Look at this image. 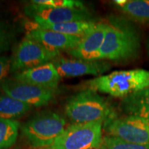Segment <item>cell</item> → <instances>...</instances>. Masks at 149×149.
I'll return each instance as SVG.
<instances>
[{"label": "cell", "mask_w": 149, "mask_h": 149, "mask_svg": "<svg viewBox=\"0 0 149 149\" xmlns=\"http://www.w3.org/2000/svg\"><path fill=\"white\" fill-rule=\"evenodd\" d=\"M139 32L129 21L113 19L107 24V29L100 50V60L127 62L137 59L140 54Z\"/></svg>", "instance_id": "obj_1"}, {"label": "cell", "mask_w": 149, "mask_h": 149, "mask_svg": "<svg viewBox=\"0 0 149 149\" xmlns=\"http://www.w3.org/2000/svg\"><path fill=\"white\" fill-rule=\"evenodd\" d=\"M65 113L72 124L104 122L117 115L105 98L89 88L70 97L65 105Z\"/></svg>", "instance_id": "obj_2"}, {"label": "cell", "mask_w": 149, "mask_h": 149, "mask_svg": "<svg viewBox=\"0 0 149 149\" xmlns=\"http://www.w3.org/2000/svg\"><path fill=\"white\" fill-rule=\"evenodd\" d=\"M86 85L87 88L96 92L124 98L149 87V70H117L91 79Z\"/></svg>", "instance_id": "obj_3"}, {"label": "cell", "mask_w": 149, "mask_h": 149, "mask_svg": "<svg viewBox=\"0 0 149 149\" xmlns=\"http://www.w3.org/2000/svg\"><path fill=\"white\" fill-rule=\"evenodd\" d=\"M66 121L51 111L40 112L28 120L22 133L31 146L39 149L51 147L66 128Z\"/></svg>", "instance_id": "obj_4"}, {"label": "cell", "mask_w": 149, "mask_h": 149, "mask_svg": "<svg viewBox=\"0 0 149 149\" xmlns=\"http://www.w3.org/2000/svg\"><path fill=\"white\" fill-rule=\"evenodd\" d=\"M103 121L72 124L66 127L51 147L54 149H99L102 144Z\"/></svg>", "instance_id": "obj_5"}, {"label": "cell", "mask_w": 149, "mask_h": 149, "mask_svg": "<svg viewBox=\"0 0 149 149\" xmlns=\"http://www.w3.org/2000/svg\"><path fill=\"white\" fill-rule=\"evenodd\" d=\"M107 135L129 142L149 144V121L135 115H117L104 122Z\"/></svg>", "instance_id": "obj_6"}, {"label": "cell", "mask_w": 149, "mask_h": 149, "mask_svg": "<svg viewBox=\"0 0 149 149\" xmlns=\"http://www.w3.org/2000/svg\"><path fill=\"white\" fill-rule=\"evenodd\" d=\"M60 52L48 49L26 36L19 44L10 60V71L17 73L51 62Z\"/></svg>", "instance_id": "obj_7"}, {"label": "cell", "mask_w": 149, "mask_h": 149, "mask_svg": "<svg viewBox=\"0 0 149 149\" xmlns=\"http://www.w3.org/2000/svg\"><path fill=\"white\" fill-rule=\"evenodd\" d=\"M0 88L6 94L32 107L48 105L55 96V90L29 84L13 78L4 80Z\"/></svg>", "instance_id": "obj_8"}, {"label": "cell", "mask_w": 149, "mask_h": 149, "mask_svg": "<svg viewBox=\"0 0 149 149\" xmlns=\"http://www.w3.org/2000/svg\"><path fill=\"white\" fill-rule=\"evenodd\" d=\"M25 13L35 23L59 24L70 22L91 21V14L84 8H62L31 3L25 8Z\"/></svg>", "instance_id": "obj_9"}, {"label": "cell", "mask_w": 149, "mask_h": 149, "mask_svg": "<svg viewBox=\"0 0 149 149\" xmlns=\"http://www.w3.org/2000/svg\"><path fill=\"white\" fill-rule=\"evenodd\" d=\"M61 78L79 76L100 75L109 71L111 65L106 60H86L65 58L58 56L51 61Z\"/></svg>", "instance_id": "obj_10"}, {"label": "cell", "mask_w": 149, "mask_h": 149, "mask_svg": "<svg viewBox=\"0 0 149 149\" xmlns=\"http://www.w3.org/2000/svg\"><path fill=\"white\" fill-rule=\"evenodd\" d=\"M107 29V24L95 23L81 37L78 45L67 51L73 58L100 60V53Z\"/></svg>", "instance_id": "obj_11"}, {"label": "cell", "mask_w": 149, "mask_h": 149, "mask_svg": "<svg viewBox=\"0 0 149 149\" xmlns=\"http://www.w3.org/2000/svg\"><path fill=\"white\" fill-rule=\"evenodd\" d=\"M13 79L42 88L56 90L61 78L51 61L15 73Z\"/></svg>", "instance_id": "obj_12"}, {"label": "cell", "mask_w": 149, "mask_h": 149, "mask_svg": "<svg viewBox=\"0 0 149 149\" xmlns=\"http://www.w3.org/2000/svg\"><path fill=\"white\" fill-rule=\"evenodd\" d=\"M26 36L39 42L48 49L60 52L70 51L78 45L81 37L55 32L49 30L32 29Z\"/></svg>", "instance_id": "obj_13"}, {"label": "cell", "mask_w": 149, "mask_h": 149, "mask_svg": "<svg viewBox=\"0 0 149 149\" xmlns=\"http://www.w3.org/2000/svg\"><path fill=\"white\" fill-rule=\"evenodd\" d=\"M120 109L126 115H135L149 121V87L122 98Z\"/></svg>", "instance_id": "obj_14"}, {"label": "cell", "mask_w": 149, "mask_h": 149, "mask_svg": "<svg viewBox=\"0 0 149 149\" xmlns=\"http://www.w3.org/2000/svg\"><path fill=\"white\" fill-rule=\"evenodd\" d=\"M95 24V22L93 21L70 22L59 24L40 22V23H35V26L33 29L49 30L62 34L81 37Z\"/></svg>", "instance_id": "obj_15"}, {"label": "cell", "mask_w": 149, "mask_h": 149, "mask_svg": "<svg viewBox=\"0 0 149 149\" xmlns=\"http://www.w3.org/2000/svg\"><path fill=\"white\" fill-rule=\"evenodd\" d=\"M113 2L133 20L149 24V0H115Z\"/></svg>", "instance_id": "obj_16"}, {"label": "cell", "mask_w": 149, "mask_h": 149, "mask_svg": "<svg viewBox=\"0 0 149 149\" xmlns=\"http://www.w3.org/2000/svg\"><path fill=\"white\" fill-rule=\"evenodd\" d=\"M31 109V106L13 98L2 91H0V118L16 120Z\"/></svg>", "instance_id": "obj_17"}, {"label": "cell", "mask_w": 149, "mask_h": 149, "mask_svg": "<svg viewBox=\"0 0 149 149\" xmlns=\"http://www.w3.org/2000/svg\"><path fill=\"white\" fill-rule=\"evenodd\" d=\"M19 122L17 120L0 118V149H8L16 142Z\"/></svg>", "instance_id": "obj_18"}, {"label": "cell", "mask_w": 149, "mask_h": 149, "mask_svg": "<svg viewBox=\"0 0 149 149\" xmlns=\"http://www.w3.org/2000/svg\"><path fill=\"white\" fill-rule=\"evenodd\" d=\"M99 149H149V144H140L123 140L112 136H103Z\"/></svg>", "instance_id": "obj_19"}, {"label": "cell", "mask_w": 149, "mask_h": 149, "mask_svg": "<svg viewBox=\"0 0 149 149\" xmlns=\"http://www.w3.org/2000/svg\"><path fill=\"white\" fill-rule=\"evenodd\" d=\"M33 3L62 8H84L81 1L74 0H35Z\"/></svg>", "instance_id": "obj_20"}, {"label": "cell", "mask_w": 149, "mask_h": 149, "mask_svg": "<svg viewBox=\"0 0 149 149\" xmlns=\"http://www.w3.org/2000/svg\"><path fill=\"white\" fill-rule=\"evenodd\" d=\"M13 37V36L8 27L0 22V52L8 49L12 42Z\"/></svg>", "instance_id": "obj_21"}, {"label": "cell", "mask_w": 149, "mask_h": 149, "mask_svg": "<svg viewBox=\"0 0 149 149\" xmlns=\"http://www.w3.org/2000/svg\"><path fill=\"white\" fill-rule=\"evenodd\" d=\"M10 71V59L6 57H0V84L6 79Z\"/></svg>", "instance_id": "obj_22"}, {"label": "cell", "mask_w": 149, "mask_h": 149, "mask_svg": "<svg viewBox=\"0 0 149 149\" xmlns=\"http://www.w3.org/2000/svg\"><path fill=\"white\" fill-rule=\"evenodd\" d=\"M146 50H147V53H148V55L149 57V40L147 41V43H146Z\"/></svg>", "instance_id": "obj_23"}, {"label": "cell", "mask_w": 149, "mask_h": 149, "mask_svg": "<svg viewBox=\"0 0 149 149\" xmlns=\"http://www.w3.org/2000/svg\"><path fill=\"white\" fill-rule=\"evenodd\" d=\"M39 149H54L52 147H47V148H39Z\"/></svg>", "instance_id": "obj_24"}]
</instances>
